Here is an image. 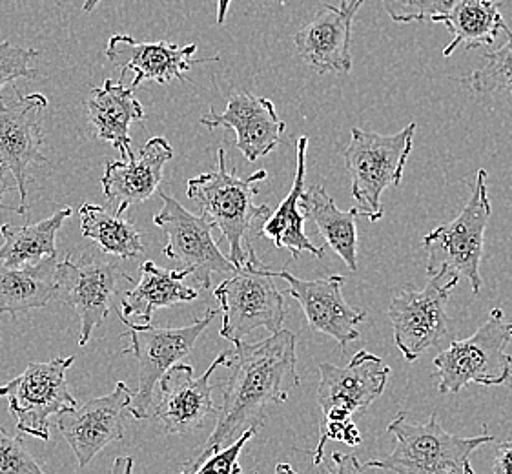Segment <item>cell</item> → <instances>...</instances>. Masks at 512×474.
<instances>
[{
  "instance_id": "836d02e7",
  "label": "cell",
  "mask_w": 512,
  "mask_h": 474,
  "mask_svg": "<svg viewBox=\"0 0 512 474\" xmlns=\"http://www.w3.org/2000/svg\"><path fill=\"white\" fill-rule=\"evenodd\" d=\"M257 429H248L239 440H236L230 447H226L219 453L208 456L203 464L197 465L194 469H183L181 474H243L239 465V454L254 436Z\"/></svg>"
},
{
  "instance_id": "f1b7e54d",
  "label": "cell",
  "mask_w": 512,
  "mask_h": 474,
  "mask_svg": "<svg viewBox=\"0 0 512 474\" xmlns=\"http://www.w3.org/2000/svg\"><path fill=\"white\" fill-rule=\"evenodd\" d=\"M82 236L95 241L103 254L123 259L139 258L144 252L143 237L128 217L86 203L81 210Z\"/></svg>"
},
{
  "instance_id": "4dcf8cb0",
  "label": "cell",
  "mask_w": 512,
  "mask_h": 474,
  "mask_svg": "<svg viewBox=\"0 0 512 474\" xmlns=\"http://www.w3.org/2000/svg\"><path fill=\"white\" fill-rule=\"evenodd\" d=\"M390 19L407 22H438L458 0H381Z\"/></svg>"
},
{
  "instance_id": "f35d334b",
  "label": "cell",
  "mask_w": 512,
  "mask_h": 474,
  "mask_svg": "<svg viewBox=\"0 0 512 474\" xmlns=\"http://www.w3.org/2000/svg\"><path fill=\"white\" fill-rule=\"evenodd\" d=\"M230 4H232V0H217V24L225 22L228 10H230Z\"/></svg>"
},
{
  "instance_id": "d590c367",
  "label": "cell",
  "mask_w": 512,
  "mask_h": 474,
  "mask_svg": "<svg viewBox=\"0 0 512 474\" xmlns=\"http://www.w3.org/2000/svg\"><path fill=\"white\" fill-rule=\"evenodd\" d=\"M492 474H512V440L502 442L496 447Z\"/></svg>"
},
{
  "instance_id": "603a6c76",
  "label": "cell",
  "mask_w": 512,
  "mask_h": 474,
  "mask_svg": "<svg viewBox=\"0 0 512 474\" xmlns=\"http://www.w3.org/2000/svg\"><path fill=\"white\" fill-rule=\"evenodd\" d=\"M308 137L301 135L297 139V168L294 185L288 196L276 208L274 214L268 216L261 225L259 236H265L277 248H285L292 258H301V254H312L314 258H323V248L316 247L305 232V216L299 207L301 197L305 194V176H307Z\"/></svg>"
},
{
  "instance_id": "60d3db41",
  "label": "cell",
  "mask_w": 512,
  "mask_h": 474,
  "mask_svg": "<svg viewBox=\"0 0 512 474\" xmlns=\"http://www.w3.org/2000/svg\"><path fill=\"white\" fill-rule=\"evenodd\" d=\"M99 2H101V0H86V2L82 4V11H84V13H92V11L97 8Z\"/></svg>"
},
{
  "instance_id": "8fae6325",
  "label": "cell",
  "mask_w": 512,
  "mask_h": 474,
  "mask_svg": "<svg viewBox=\"0 0 512 474\" xmlns=\"http://www.w3.org/2000/svg\"><path fill=\"white\" fill-rule=\"evenodd\" d=\"M460 281L456 274H438L429 279L425 289H401L390 299L389 318L394 329V343L407 361L438 345L451 327L447 305L451 292Z\"/></svg>"
},
{
  "instance_id": "5bb4252c",
  "label": "cell",
  "mask_w": 512,
  "mask_h": 474,
  "mask_svg": "<svg viewBox=\"0 0 512 474\" xmlns=\"http://www.w3.org/2000/svg\"><path fill=\"white\" fill-rule=\"evenodd\" d=\"M55 281V298L72 307L81 320V347L90 341L93 330L101 327L108 318L121 283H134L119 263L93 258L82 259L81 263L64 259L57 265Z\"/></svg>"
},
{
  "instance_id": "2e32d148",
  "label": "cell",
  "mask_w": 512,
  "mask_h": 474,
  "mask_svg": "<svg viewBox=\"0 0 512 474\" xmlns=\"http://www.w3.org/2000/svg\"><path fill=\"white\" fill-rule=\"evenodd\" d=\"M134 392L119 382L110 394L95 398L59 416L57 427L72 447L79 467H86L106 445L123 440L124 411Z\"/></svg>"
},
{
  "instance_id": "277c9868",
  "label": "cell",
  "mask_w": 512,
  "mask_h": 474,
  "mask_svg": "<svg viewBox=\"0 0 512 474\" xmlns=\"http://www.w3.org/2000/svg\"><path fill=\"white\" fill-rule=\"evenodd\" d=\"M387 431L394 434V451L365 464L367 469H383L394 474H474L471 454L492 444L494 436L483 434L474 438H461L447 433L438 413H432L429 422H410L407 414L389 423Z\"/></svg>"
},
{
  "instance_id": "8d00e7d4",
  "label": "cell",
  "mask_w": 512,
  "mask_h": 474,
  "mask_svg": "<svg viewBox=\"0 0 512 474\" xmlns=\"http://www.w3.org/2000/svg\"><path fill=\"white\" fill-rule=\"evenodd\" d=\"M8 190H10V183H8V170H6L4 166L0 165V208H2V210H10V212H15V214H21V216L28 217V212H24L21 207H6V205L2 203V197H4V194H6Z\"/></svg>"
},
{
  "instance_id": "7402d4cb",
  "label": "cell",
  "mask_w": 512,
  "mask_h": 474,
  "mask_svg": "<svg viewBox=\"0 0 512 474\" xmlns=\"http://www.w3.org/2000/svg\"><path fill=\"white\" fill-rule=\"evenodd\" d=\"M88 121L92 124L93 135L101 141L112 143L124 161L134 155L130 124L143 121V104L134 97V92L124 83H112L106 79L103 88H92L84 99Z\"/></svg>"
},
{
  "instance_id": "30bf717a",
  "label": "cell",
  "mask_w": 512,
  "mask_h": 474,
  "mask_svg": "<svg viewBox=\"0 0 512 474\" xmlns=\"http://www.w3.org/2000/svg\"><path fill=\"white\" fill-rule=\"evenodd\" d=\"M75 356L30 363L22 374L0 387V398L8 400V409L17 418V433L30 434L42 442L50 440V420L77 407L68 389L66 372Z\"/></svg>"
},
{
  "instance_id": "ab89813d",
  "label": "cell",
  "mask_w": 512,
  "mask_h": 474,
  "mask_svg": "<svg viewBox=\"0 0 512 474\" xmlns=\"http://www.w3.org/2000/svg\"><path fill=\"white\" fill-rule=\"evenodd\" d=\"M274 474H299L297 471L292 469L290 464H277L276 473Z\"/></svg>"
},
{
  "instance_id": "52a82bcc",
  "label": "cell",
  "mask_w": 512,
  "mask_h": 474,
  "mask_svg": "<svg viewBox=\"0 0 512 474\" xmlns=\"http://www.w3.org/2000/svg\"><path fill=\"white\" fill-rule=\"evenodd\" d=\"M492 205L487 190V170L480 168L471 199L461 210L460 216L434 228L423 237L427 252L429 278L438 274H456L471 281L472 292L482 290L480 263L483 256V239L491 219Z\"/></svg>"
},
{
  "instance_id": "7a4b0ae2",
  "label": "cell",
  "mask_w": 512,
  "mask_h": 474,
  "mask_svg": "<svg viewBox=\"0 0 512 474\" xmlns=\"http://www.w3.org/2000/svg\"><path fill=\"white\" fill-rule=\"evenodd\" d=\"M389 372L381 358L369 351L354 354L347 367L319 365L318 403L323 411V425L314 451V465L323 464L325 445L330 440L350 447L363 442L354 416L365 413L383 394Z\"/></svg>"
},
{
  "instance_id": "44dd1931",
  "label": "cell",
  "mask_w": 512,
  "mask_h": 474,
  "mask_svg": "<svg viewBox=\"0 0 512 474\" xmlns=\"http://www.w3.org/2000/svg\"><path fill=\"white\" fill-rule=\"evenodd\" d=\"M174 157V148L164 137H154L126 161H112L103 176L104 197L115 214L123 216L132 205L154 196L163 181L164 165Z\"/></svg>"
},
{
  "instance_id": "e0dca14e",
  "label": "cell",
  "mask_w": 512,
  "mask_h": 474,
  "mask_svg": "<svg viewBox=\"0 0 512 474\" xmlns=\"http://www.w3.org/2000/svg\"><path fill=\"white\" fill-rule=\"evenodd\" d=\"M274 278L287 281L288 292L301 305L310 329L327 334L332 340L338 341L341 347L358 340V325L365 321L367 312L345 301L341 289L347 279L343 276L334 274L328 278L307 281L296 278L285 267L279 272L274 270Z\"/></svg>"
},
{
  "instance_id": "ffe728a7",
  "label": "cell",
  "mask_w": 512,
  "mask_h": 474,
  "mask_svg": "<svg viewBox=\"0 0 512 474\" xmlns=\"http://www.w3.org/2000/svg\"><path fill=\"white\" fill-rule=\"evenodd\" d=\"M206 128H226L237 135L236 146L250 163L270 154L281 141L287 124L279 119L274 103L267 97H254L252 93H234L223 114L201 117Z\"/></svg>"
},
{
  "instance_id": "ac0fdd59",
  "label": "cell",
  "mask_w": 512,
  "mask_h": 474,
  "mask_svg": "<svg viewBox=\"0 0 512 474\" xmlns=\"http://www.w3.org/2000/svg\"><path fill=\"white\" fill-rule=\"evenodd\" d=\"M197 52L195 44L177 46L170 42H139L130 35H113L106 46V57L121 73L134 72V83L130 90L135 92L144 81L166 84L170 81H185V73L197 64L219 61V57L192 59Z\"/></svg>"
},
{
  "instance_id": "d6986e66",
  "label": "cell",
  "mask_w": 512,
  "mask_h": 474,
  "mask_svg": "<svg viewBox=\"0 0 512 474\" xmlns=\"http://www.w3.org/2000/svg\"><path fill=\"white\" fill-rule=\"evenodd\" d=\"M365 0H350L339 8L323 4L316 17L294 35L297 53L318 73H350L352 24Z\"/></svg>"
},
{
  "instance_id": "4fadbf2b",
  "label": "cell",
  "mask_w": 512,
  "mask_h": 474,
  "mask_svg": "<svg viewBox=\"0 0 512 474\" xmlns=\"http://www.w3.org/2000/svg\"><path fill=\"white\" fill-rule=\"evenodd\" d=\"M48 108V99L42 93L22 95L19 88H4L0 92V165L4 166L19 186L21 208L28 212V166L46 165L42 155L41 114Z\"/></svg>"
},
{
  "instance_id": "e575fe53",
  "label": "cell",
  "mask_w": 512,
  "mask_h": 474,
  "mask_svg": "<svg viewBox=\"0 0 512 474\" xmlns=\"http://www.w3.org/2000/svg\"><path fill=\"white\" fill-rule=\"evenodd\" d=\"M330 458H332V469H328L327 474H365L363 465L359 464L358 456L354 454L334 451L330 454Z\"/></svg>"
},
{
  "instance_id": "cb8c5ba5",
  "label": "cell",
  "mask_w": 512,
  "mask_h": 474,
  "mask_svg": "<svg viewBox=\"0 0 512 474\" xmlns=\"http://www.w3.org/2000/svg\"><path fill=\"white\" fill-rule=\"evenodd\" d=\"M141 272L143 278L139 285L134 290L124 292L119 316H135L148 325L154 310L192 303L199 296L197 290L185 285V279L190 276L188 270H168L155 265L154 261H146Z\"/></svg>"
},
{
  "instance_id": "4316f807",
  "label": "cell",
  "mask_w": 512,
  "mask_h": 474,
  "mask_svg": "<svg viewBox=\"0 0 512 474\" xmlns=\"http://www.w3.org/2000/svg\"><path fill=\"white\" fill-rule=\"evenodd\" d=\"M502 4L496 0H458L438 22L451 31L452 39L443 57H451L460 46L476 50L498 39V33L509 26L502 17Z\"/></svg>"
},
{
  "instance_id": "83f0119b",
  "label": "cell",
  "mask_w": 512,
  "mask_h": 474,
  "mask_svg": "<svg viewBox=\"0 0 512 474\" xmlns=\"http://www.w3.org/2000/svg\"><path fill=\"white\" fill-rule=\"evenodd\" d=\"M70 216L72 208H62L37 225H2L0 234L4 237V243L0 245V265L10 268L28 267L42 259L57 258V234Z\"/></svg>"
},
{
  "instance_id": "9a60e30c",
  "label": "cell",
  "mask_w": 512,
  "mask_h": 474,
  "mask_svg": "<svg viewBox=\"0 0 512 474\" xmlns=\"http://www.w3.org/2000/svg\"><path fill=\"white\" fill-rule=\"evenodd\" d=\"M230 365V351L221 352L203 376H195L194 367L177 363L159 382L161 394L155 402L152 418L163 422L164 433L186 434L203 427L217 413L212 398V376L219 367Z\"/></svg>"
},
{
  "instance_id": "6da1fadb",
  "label": "cell",
  "mask_w": 512,
  "mask_h": 474,
  "mask_svg": "<svg viewBox=\"0 0 512 474\" xmlns=\"http://www.w3.org/2000/svg\"><path fill=\"white\" fill-rule=\"evenodd\" d=\"M228 367L230 376L223 387L214 433L185 469H194L208 456L230 447L248 429L259 431L268 405L288 402L290 391L299 385L296 336L283 329L254 345L239 341L230 351Z\"/></svg>"
},
{
  "instance_id": "b9f144b4",
  "label": "cell",
  "mask_w": 512,
  "mask_h": 474,
  "mask_svg": "<svg viewBox=\"0 0 512 474\" xmlns=\"http://www.w3.org/2000/svg\"><path fill=\"white\" fill-rule=\"evenodd\" d=\"M338 2L339 8H343V6H347L349 4L350 0H336Z\"/></svg>"
},
{
  "instance_id": "7c38bea8",
  "label": "cell",
  "mask_w": 512,
  "mask_h": 474,
  "mask_svg": "<svg viewBox=\"0 0 512 474\" xmlns=\"http://www.w3.org/2000/svg\"><path fill=\"white\" fill-rule=\"evenodd\" d=\"M163 208L155 214L154 223L166 234L164 256L188 270L203 289L212 287L214 274H234L236 267L217 247L212 237L214 223L205 216H194L174 197L159 192Z\"/></svg>"
},
{
  "instance_id": "3957f363",
  "label": "cell",
  "mask_w": 512,
  "mask_h": 474,
  "mask_svg": "<svg viewBox=\"0 0 512 474\" xmlns=\"http://www.w3.org/2000/svg\"><path fill=\"white\" fill-rule=\"evenodd\" d=\"M267 179V170H257L248 177H237L226 166L225 150H217V168L188 181V199L194 201L228 243V259L234 267L245 263L252 248L248 243L250 232L257 221H267L270 208L254 203L259 188Z\"/></svg>"
},
{
  "instance_id": "9c48e42d",
  "label": "cell",
  "mask_w": 512,
  "mask_h": 474,
  "mask_svg": "<svg viewBox=\"0 0 512 474\" xmlns=\"http://www.w3.org/2000/svg\"><path fill=\"white\" fill-rule=\"evenodd\" d=\"M216 314H219V309H208L203 320L194 321L192 325L181 329H157L141 323L135 325L128 318L119 316L132 341L123 354H134L139 363V387L128 407L135 420L152 418L155 385L161 382L166 372L177 365V361L183 360L192 352L199 336L208 329Z\"/></svg>"
},
{
  "instance_id": "74e56055",
  "label": "cell",
  "mask_w": 512,
  "mask_h": 474,
  "mask_svg": "<svg viewBox=\"0 0 512 474\" xmlns=\"http://www.w3.org/2000/svg\"><path fill=\"white\" fill-rule=\"evenodd\" d=\"M110 474H134V458L132 456L115 458Z\"/></svg>"
},
{
  "instance_id": "d4e9b609",
  "label": "cell",
  "mask_w": 512,
  "mask_h": 474,
  "mask_svg": "<svg viewBox=\"0 0 512 474\" xmlns=\"http://www.w3.org/2000/svg\"><path fill=\"white\" fill-rule=\"evenodd\" d=\"M299 207L305 219L314 221L318 232L327 241L345 265L356 272L358 270V228L356 217L359 208L339 210L334 199L328 196L323 185L310 186L301 197Z\"/></svg>"
},
{
  "instance_id": "f546056e",
  "label": "cell",
  "mask_w": 512,
  "mask_h": 474,
  "mask_svg": "<svg viewBox=\"0 0 512 474\" xmlns=\"http://www.w3.org/2000/svg\"><path fill=\"white\" fill-rule=\"evenodd\" d=\"M507 41L496 52L485 53V64L472 72L463 83L472 93L489 95L494 92L512 93V31L507 28Z\"/></svg>"
},
{
  "instance_id": "5b68a950",
  "label": "cell",
  "mask_w": 512,
  "mask_h": 474,
  "mask_svg": "<svg viewBox=\"0 0 512 474\" xmlns=\"http://www.w3.org/2000/svg\"><path fill=\"white\" fill-rule=\"evenodd\" d=\"M214 296L223 312L219 334L234 345L257 329L272 334L283 330L285 298L274 285V270L261 263L254 248L248 250L245 263L214 290Z\"/></svg>"
},
{
  "instance_id": "d6a6232c",
  "label": "cell",
  "mask_w": 512,
  "mask_h": 474,
  "mask_svg": "<svg viewBox=\"0 0 512 474\" xmlns=\"http://www.w3.org/2000/svg\"><path fill=\"white\" fill-rule=\"evenodd\" d=\"M0 474H46L24 447L21 434L10 436L0 427Z\"/></svg>"
},
{
  "instance_id": "8992f818",
  "label": "cell",
  "mask_w": 512,
  "mask_h": 474,
  "mask_svg": "<svg viewBox=\"0 0 512 474\" xmlns=\"http://www.w3.org/2000/svg\"><path fill=\"white\" fill-rule=\"evenodd\" d=\"M416 123L394 135H379L352 126L345 150V166L352 183V197L358 201L359 216L372 223L383 217L381 196L390 186H400L414 146Z\"/></svg>"
},
{
  "instance_id": "ba28073f",
  "label": "cell",
  "mask_w": 512,
  "mask_h": 474,
  "mask_svg": "<svg viewBox=\"0 0 512 474\" xmlns=\"http://www.w3.org/2000/svg\"><path fill=\"white\" fill-rule=\"evenodd\" d=\"M512 340V323L494 309L491 318L467 340L452 341L447 351L434 358L440 394H456L467 385L496 387L511 378L512 358L507 345Z\"/></svg>"
},
{
  "instance_id": "1f68e13d",
  "label": "cell",
  "mask_w": 512,
  "mask_h": 474,
  "mask_svg": "<svg viewBox=\"0 0 512 474\" xmlns=\"http://www.w3.org/2000/svg\"><path fill=\"white\" fill-rule=\"evenodd\" d=\"M39 57L33 48H21L10 41L0 42V92L15 79H33L39 72L31 68V62Z\"/></svg>"
},
{
  "instance_id": "484cf974",
  "label": "cell",
  "mask_w": 512,
  "mask_h": 474,
  "mask_svg": "<svg viewBox=\"0 0 512 474\" xmlns=\"http://www.w3.org/2000/svg\"><path fill=\"white\" fill-rule=\"evenodd\" d=\"M57 258H46L28 267L0 265V314L17 316L46 307L57 296Z\"/></svg>"
}]
</instances>
